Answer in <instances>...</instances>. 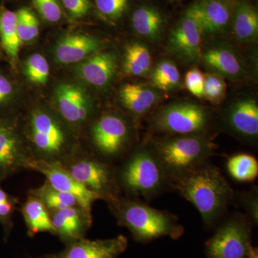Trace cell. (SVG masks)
Segmentation results:
<instances>
[{"label":"cell","mask_w":258,"mask_h":258,"mask_svg":"<svg viewBox=\"0 0 258 258\" xmlns=\"http://www.w3.org/2000/svg\"><path fill=\"white\" fill-rule=\"evenodd\" d=\"M22 45L17 28L16 13L0 5V45L14 67Z\"/></svg>","instance_id":"23"},{"label":"cell","mask_w":258,"mask_h":258,"mask_svg":"<svg viewBox=\"0 0 258 258\" xmlns=\"http://www.w3.org/2000/svg\"><path fill=\"white\" fill-rule=\"evenodd\" d=\"M99 47V40L96 37L84 34H69L56 44L54 55L60 63H80L98 52Z\"/></svg>","instance_id":"19"},{"label":"cell","mask_w":258,"mask_h":258,"mask_svg":"<svg viewBox=\"0 0 258 258\" xmlns=\"http://www.w3.org/2000/svg\"><path fill=\"white\" fill-rule=\"evenodd\" d=\"M252 247L250 220L235 215L219 226L205 250L208 258H244Z\"/></svg>","instance_id":"7"},{"label":"cell","mask_w":258,"mask_h":258,"mask_svg":"<svg viewBox=\"0 0 258 258\" xmlns=\"http://www.w3.org/2000/svg\"><path fill=\"white\" fill-rule=\"evenodd\" d=\"M203 34L195 20L186 13L169 35L168 50L185 62H198L203 55Z\"/></svg>","instance_id":"12"},{"label":"cell","mask_w":258,"mask_h":258,"mask_svg":"<svg viewBox=\"0 0 258 258\" xmlns=\"http://www.w3.org/2000/svg\"><path fill=\"white\" fill-rule=\"evenodd\" d=\"M227 170L233 179L239 181H252L258 175L257 159L247 154H238L228 159Z\"/></svg>","instance_id":"29"},{"label":"cell","mask_w":258,"mask_h":258,"mask_svg":"<svg viewBox=\"0 0 258 258\" xmlns=\"http://www.w3.org/2000/svg\"><path fill=\"white\" fill-rule=\"evenodd\" d=\"M33 158L28 155L15 125L0 117V181L23 169H28Z\"/></svg>","instance_id":"11"},{"label":"cell","mask_w":258,"mask_h":258,"mask_svg":"<svg viewBox=\"0 0 258 258\" xmlns=\"http://www.w3.org/2000/svg\"><path fill=\"white\" fill-rule=\"evenodd\" d=\"M227 92V84L222 76L216 74L205 75L204 98L214 104L221 103Z\"/></svg>","instance_id":"32"},{"label":"cell","mask_w":258,"mask_h":258,"mask_svg":"<svg viewBox=\"0 0 258 258\" xmlns=\"http://www.w3.org/2000/svg\"><path fill=\"white\" fill-rule=\"evenodd\" d=\"M117 57L111 52H96L80 62L76 74L85 82L95 87H106L114 77Z\"/></svg>","instance_id":"18"},{"label":"cell","mask_w":258,"mask_h":258,"mask_svg":"<svg viewBox=\"0 0 258 258\" xmlns=\"http://www.w3.org/2000/svg\"><path fill=\"white\" fill-rule=\"evenodd\" d=\"M15 13L18 35L23 44L36 38L40 32V24L35 13L30 8L25 7Z\"/></svg>","instance_id":"30"},{"label":"cell","mask_w":258,"mask_h":258,"mask_svg":"<svg viewBox=\"0 0 258 258\" xmlns=\"http://www.w3.org/2000/svg\"><path fill=\"white\" fill-rule=\"evenodd\" d=\"M15 88L11 79L0 72V109L8 106L14 96Z\"/></svg>","instance_id":"38"},{"label":"cell","mask_w":258,"mask_h":258,"mask_svg":"<svg viewBox=\"0 0 258 258\" xmlns=\"http://www.w3.org/2000/svg\"><path fill=\"white\" fill-rule=\"evenodd\" d=\"M28 169L43 174L46 178L47 182L55 189L74 196L80 208L91 216L93 203L101 198L76 181L62 164L33 159Z\"/></svg>","instance_id":"10"},{"label":"cell","mask_w":258,"mask_h":258,"mask_svg":"<svg viewBox=\"0 0 258 258\" xmlns=\"http://www.w3.org/2000/svg\"><path fill=\"white\" fill-rule=\"evenodd\" d=\"M171 187L198 209L208 227L218 222L233 198L230 184L208 161L171 181Z\"/></svg>","instance_id":"1"},{"label":"cell","mask_w":258,"mask_h":258,"mask_svg":"<svg viewBox=\"0 0 258 258\" xmlns=\"http://www.w3.org/2000/svg\"><path fill=\"white\" fill-rule=\"evenodd\" d=\"M29 134L37 154L35 160L63 164L67 152V135L53 115L42 110L32 112Z\"/></svg>","instance_id":"6"},{"label":"cell","mask_w":258,"mask_h":258,"mask_svg":"<svg viewBox=\"0 0 258 258\" xmlns=\"http://www.w3.org/2000/svg\"><path fill=\"white\" fill-rule=\"evenodd\" d=\"M30 195L38 199L49 212L79 206L74 196L55 189L47 181L40 187L32 189Z\"/></svg>","instance_id":"27"},{"label":"cell","mask_w":258,"mask_h":258,"mask_svg":"<svg viewBox=\"0 0 258 258\" xmlns=\"http://www.w3.org/2000/svg\"><path fill=\"white\" fill-rule=\"evenodd\" d=\"M118 182L130 195L150 200L171 186L152 146L139 147L123 163Z\"/></svg>","instance_id":"3"},{"label":"cell","mask_w":258,"mask_h":258,"mask_svg":"<svg viewBox=\"0 0 258 258\" xmlns=\"http://www.w3.org/2000/svg\"><path fill=\"white\" fill-rule=\"evenodd\" d=\"M257 191V189H254L250 192L243 193L240 195V200L244 208L249 214V216L252 219V222L256 224H257L258 220Z\"/></svg>","instance_id":"39"},{"label":"cell","mask_w":258,"mask_h":258,"mask_svg":"<svg viewBox=\"0 0 258 258\" xmlns=\"http://www.w3.org/2000/svg\"><path fill=\"white\" fill-rule=\"evenodd\" d=\"M131 132L130 125L123 117L106 113L93 125L91 139L100 154L108 159H115L126 149Z\"/></svg>","instance_id":"9"},{"label":"cell","mask_w":258,"mask_h":258,"mask_svg":"<svg viewBox=\"0 0 258 258\" xmlns=\"http://www.w3.org/2000/svg\"><path fill=\"white\" fill-rule=\"evenodd\" d=\"M185 86L193 96L204 98L205 74L197 68L187 71L184 78Z\"/></svg>","instance_id":"36"},{"label":"cell","mask_w":258,"mask_h":258,"mask_svg":"<svg viewBox=\"0 0 258 258\" xmlns=\"http://www.w3.org/2000/svg\"><path fill=\"white\" fill-rule=\"evenodd\" d=\"M32 2L45 21L56 23L62 18V8L59 0H32Z\"/></svg>","instance_id":"35"},{"label":"cell","mask_w":258,"mask_h":258,"mask_svg":"<svg viewBox=\"0 0 258 258\" xmlns=\"http://www.w3.org/2000/svg\"><path fill=\"white\" fill-rule=\"evenodd\" d=\"M244 258H258V249L257 247H252L249 254Z\"/></svg>","instance_id":"40"},{"label":"cell","mask_w":258,"mask_h":258,"mask_svg":"<svg viewBox=\"0 0 258 258\" xmlns=\"http://www.w3.org/2000/svg\"><path fill=\"white\" fill-rule=\"evenodd\" d=\"M171 181L208 161L215 144L203 134L167 135L152 144Z\"/></svg>","instance_id":"4"},{"label":"cell","mask_w":258,"mask_h":258,"mask_svg":"<svg viewBox=\"0 0 258 258\" xmlns=\"http://www.w3.org/2000/svg\"><path fill=\"white\" fill-rule=\"evenodd\" d=\"M234 33L242 42H253L258 35V14L252 5L242 2L237 6L234 15Z\"/></svg>","instance_id":"25"},{"label":"cell","mask_w":258,"mask_h":258,"mask_svg":"<svg viewBox=\"0 0 258 258\" xmlns=\"http://www.w3.org/2000/svg\"><path fill=\"white\" fill-rule=\"evenodd\" d=\"M210 112L191 102H175L161 108L153 118L152 126L167 135L203 134L210 124Z\"/></svg>","instance_id":"5"},{"label":"cell","mask_w":258,"mask_h":258,"mask_svg":"<svg viewBox=\"0 0 258 258\" xmlns=\"http://www.w3.org/2000/svg\"><path fill=\"white\" fill-rule=\"evenodd\" d=\"M203 34L215 35L225 31L230 21L231 12L225 0H200L186 10Z\"/></svg>","instance_id":"15"},{"label":"cell","mask_w":258,"mask_h":258,"mask_svg":"<svg viewBox=\"0 0 258 258\" xmlns=\"http://www.w3.org/2000/svg\"><path fill=\"white\" fill-rule=\"evenodd\" d=\"M225 124L232 133L254 142L258 137V105L255 100L244 98L232 105L226 113Z\"/></svg>","instance_id":"17"},{"label":"cell","mask_w":258,"mask_h":258,"mask_svg":"<svg viewBox=\"0 0 258 258\" xmlns=\"http://www.w3.org/2000/svg\"><path fill=\"white\" fill-rule=\"evenodd\" d=\"M164 20L160 12L150 5H142L134 10L132 25L139 36L151 41L160 38L164 30Z\"/></svg>","instance_id":"22"},{"label":"cell","mask_w":258,"mask_h":258,"mask_svg":"<svg viewBox=\"0 0 258 258\" xmlns=\"http://www.w3.org/2000/svg\"><path fill=\"white\" fill-rule=\"evenodd\" d=\"M2 57V51H1V49H0V58H1Z\"/></svg>","instance_id":"41"},{"label":"cell","mask_w":258,"mask_h":258,"mask_svg":"<svg viewBox=\"0 0 258 258\" xmlns=\"http://www.w3.org/2000/svg\"><path fill=\"white\" fill-rule=\"evenodd\" d=\"M200 61L214 74L222 77L235 79L242 73V63L238 56L232 49L223 45L207 49L203 52Z\"/></svg>","instance_id":"21"},{"label":"cell","mask_w":258,"mask_h":258,"mask_svg":"<svg viewBox=\"0 0 258 258\" xmlns=\"http://www.w3.org/2000/svg\"><path fill=\"white\" fill-rule=\"evenodd\" d=\"M128 0H95L99 14L109 21L118 20L125 13Z\"/></svg>","instance_id":"33"},{"label":"cell","mask_w":258,"mask_h":258,"mask_svg":"<svg viewBox=\"0 0 258 258\" xmlns=\"http://www.w3.org/2000/svg\"><path fill=\"white\" fill-rule=\"evenodd\" d=\"M153 86L163 91H171L179 87V69L170 60H163L158 62L151 75Z\"/></svg>","instance_id":"28"},{"label":"cell","mask_w":258,"mask_h":258,"mask_svg":"<svg viewBox=\"0 0 258 258\" xmlns=\"http://www.w3.org/2000/svg\"><path fill=\"white\" fill-rule=\"evenodd\" d=\"M62 165L76 181L101 200L110 204L118 200V181L111 166L104 161L83 158L66 161Z\"/></svg>","instance_id":"8"},{"label":"cell","mask_w":258,"mask_h":258,"mask_svg":"<svg viewBox=\"0 0 258 258\" xmlns=\"http://www.w3.org/2000/svg\"><path fill=\"white\" fill-rule=\"evenodd\" d=\"M68 14L74 20L87 16L91 8L90 0H60Z\"/></svg>","instance_id":"37"},{"label":"cell","mask_w":258,"mask_h":258,"mask_svg":"<svg viewBox=\"0 0 258 258\" xmlns=\"http://www.w3.org/2000/svg\"><path fill=\"white\" fill-rule=\"evenodd\" d=\"M18 200L0 187V222L8 235L12 228V217L14 213Z\"/></svg>","instance_id":"34"},{"label":"cell","mask_w":258,"mask_h":258,"mask_svg":"<svg viewBox=\"0 0 258 258\" xmlns=\"http://www.w3.org/2000/svg\"><path fill=\"white\" fill-rule=\"evenodd\" d=\"M51 222L57 235L69 244L85 238L91 225V216L79 206L50 212Z\"/></svg>","instance_id":"16"},{"label":"cell","mask_w":258,"mask_h":258,"mask_svg":"<svg viewBox=\"0 0 258 258\" xmlns=\"http://www.w3.org/2000/svg\"><path fill=\"white\" fill-rule=\"evenodd\" d=\"M110 205L118 223L128 229L136 242L149 243L163 237L176 240L184 234V227L169 212L125 199L118 198Z\"/></svg>","instance_id":"2"},{"label":"cell","mask_w":258,"mask_h":258,"mask_svg":"<svg viewBox=\"0 0 258 258\" xmlns=\"http://www.w3.org/2000/svg\"><path fill=\"white\" fill-rule=\"evenodd\" d=\"M152 64V55L147 45L141 42H132L125 47L123 68L128 76H147L150 74Z\"/></svg>","instance_id":"26"},{"label":"cell","mask_w":258,"mask_h":258,"mask_svg":"<svg viewBox=\"0 0 258 258\" xmlns=\"http://www.w3.org/2000/svg\"><path fill=\"white\" fill-rule=\"evenodd\" d=\"M128 239L123 235L106 240L86 239L67 244L66 248L49 258H118L128 247Z\"/></svg>","instance_id":"14"},{"label":"cell","mask_w":258,"mask_h":258,"mask_svg":"<svg viewBox=\"0 0 258 258\" xmlns=\"http://www.w3.org/2000/svg\"><path fill=\"white\" fill-rule=\"evenodd\" d=\"M119 96L123 106L136 117L149 113L160 98L156 88L137 83L123 85L120 89Z\"/></svg>","instance_id":"20"},{"label":"cell","mask_w":258,"mask_h":258,"mask_svg":"<svg viewBox=\"0 0 258 258\" xmlns=\"http://www.w3.org/2000/svg\"><path fill=\"white\" fill-rule=\"evenodd\" d=\"M55 103L61 117L70 124H82L92 113L90 98L86 91L76 85H59L55 91Z\"/></svg>","instance_id":"13"},{"label":"cell","mask_w":258,"mask_h":258,"mask_svg":"<svg viewBox=\"0 0 258 258\" xmlns=\"http://www.w3.org/2000/svg\"><path fill=\"white\" fill-rule=\"evenodd\" d=\"M21 212L30 237H33L40 232H49L55 235L50 212L35 196L29 195L22 206Z\"/></svg>","instance_id":"24"},{"label":"cell","mask_w":258,"mask_h":258,"mask_svg":"<svg viewBox=\"0 0 258 258\" xmlns=\"http://www.w3.org/2000/svg\"><path fill=\"white\" fill-rule=\"evenodd\" d=\"M25 76L30 82L45 85L50 76V66L43 55L35 53L30 55L25 66Z\"/></svg>","instance_id":"31"}]
</instances>
